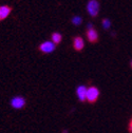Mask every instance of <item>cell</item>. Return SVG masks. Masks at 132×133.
Listing matches in <instances>:
<instances>
[{"label": "cell", "mask_w": 132, "mask_h": 133, "mask_svg": "<svg viewBox=\"0 0 132 133\" xmlns=\"http://www.w3.org/2000/svg\"><path fill=\"white\" fill-rule=\"evenodd\" d=\"M98 96H100V91L95 87H90L87 90V95H86V101H88L89 103H95L97 101Z\"/></svg>", "instance_id": "1"}, {"label": "cell", "mask_w": 132, "mask_h": 133, "mask_svg": "<svg viewBox=\"0 0 132 133\" xmlns=\"http://www.w3.org/2000/svg\"><path fill=\"white\" fill-rule=\"evenodd\" d=\"M87 11L92 17H95V16L98 15V12H100V3H98L97 0H90L87 4Z\"/></svg>", "instance_id": "2"}, {"label": "cell", "mask_w": 132, "mask_h": 133, "mask_svg": "<svg viewBox=\"0 0 132 133\" xmlns=\"http://www.w3.org/2000/svg\"><path fill=\"white\" fill-rule=\"evenodd\" d=\"M55 48H56V45L52 41H44L39 45L38 50L42 54H49V53H52L55 50Z\"/></svg>", "instance_id": "3"}, {"label": "cell", "mask_w": 132, "mask_h": 133, "mask_svg": "<svg viewBox=\"0 0 132 133\" xmlns=\"http://www.w3.org/2000/svg\"><path fill=\"white\" fill-rule=\"evenodd\" d=\"M24 105H25V101L21 96H15L11 101V106L14 109H21L24 107Z\"/></svg>", "instance_id": "4"}, {"label": "cell", "mask_w": 132, "mask_h": 133, "mask_svg": "<svg viewBox=\"0 0 132 133\" xmlns=\"http://www.w3.org/2000/svg\"><path fill=\"white\" fill-rule=\"evenodd\" d=\"M86 35H87V38L88 40L91 42V43H95L98 41V34H97V31L93 28H89L87 31H86Z\"/></svg>", "instance_id": "5"}, {"label": "cell", "mask_w": 132, "mask_h": 133, "mask_svg": "<svg viewBox=\"0 0 132 133\" xmlns=\"http://www.w3.org/2000/svg\"><path fill=\"white\" fill-rule=\"evenodd\" d=\"M84 46H85V41H84V39H82V37L76 36V37L73 38V48H74L75 51H77V52L82 51Z\"/></svg>", "instance_id": "6"}, {"label": "cell", "mask_w": 132, "mask_h": 133, "mask_svg": "<svg viewBox=\"0 0 132 133\" xmlns=\"http://www.w3.org/2000/svg\"><path fill=\"white\" fill-rule=\"evenodd\" d=\"M12 12V8L10 5H1L0 6V21H3L9 17Z\"/></svg>", "instance_id": "7"}, {"label": "cell", "mask_w": 132, "mask_h": 133, "mask_svg": "<svg viewBox=\"0 0 132 133\" xmlns=\"http://www.w3.org/2000/svg\"><path fill=\"white\" fill-rule=\"evenodd\" d=\"M87 88L85 86H79L77 89H76V94H77V97L79 101L84 102L86 101V95H87Z\"/></svg>", "instance_id": "8"}, {"label": "cell", "mask_w": 132, "mask_h": 133, "mask_svg": "<svg viewBox=\"0 0 132 133\" xmlns=\"http://www.w3.org/2000/svg\"><path fill=\"white\" fill-rule=\"evenodd\" d=\"M61 40H62V36H61L60 33L55 32V33H53V34H52V42H53L55 45H58Z\"/></svg>", "instance_id": "9"}, {"label": "cell", "mask_w": 132, "mask_h": 133, "mask_svg": "<svg viewBox=\"0 0 132 133\" xmlns=\"http://www.w3.org/2000/svg\"><path fill=\"white\" fill-rule=\"evenodd\" d=\"M103 25H104L106 29H108V28L110 26V22H109V20H107V19L103 20Z\"/></svg>", "instance_id": "10"}, {"label": "cell", "mask_w": 132, "mask_h": 133, "mask_svg": "<svg viewBox=\"0 0 132 133\" xmlns=\"http://www.w3.org/2000/svg\"><path fill=\"white\" fill-rule=\"evenodd\" d=\"M130 132L132 133V122H131V124H130Z\"/></svg>", "instance_id": "11"}, {"label": "cell", "mask_w": 132, "mask_h": 133, "mask_svg": "<svg viewBox=\"0 0 132 133\" xmlns=\"http://www.w3.org/2000/svg\"><path fill=\"white\" fill-rule=\"evenodd\" d=\"M62 133H68V132H67V131H65V130H64V131H63V132H62Z\"/></svg>", "instance_id": "12"}, {"label": "cell", "mask_w": 132, "mask_h": 133, "mask_svg": "<svg viewBox=\"0 0 132 133\" xmlns=\"http://www.w3.org/2000/svg\"><path fill=\"white\" fill-rule=\"evenodd\" d=\"M130 64H131V68H132V61H131V63H130Z\"/></svg>", "instance_id": "13"}]
</instances>
